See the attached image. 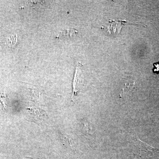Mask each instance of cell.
Segmentation results:
<instances>
[{
	"mask_svg": "<svg viewBox=\"0 0 159 159\" xmlns=\"http://www.w3.org/2000/svg\"><path fill=\"white\" fill-rule=\"evenodd\" d=\"M127 23L125 21H119L118 22L114 20L110 21L107 26V31L110 34H119L121 31L122 26Z\"/></svg>",
	"mask_w": 159,
	"mask_h": 159,
	"instance_id": "2",
	"label": "cell"
},
{
	"mask_svg": "<svg viewBox=\"0 0 159 159\" xmlns=\"http://www.w3.org/2000/svg\"><path fill=\"white\" fill-rule=\"evenodd\" d=\"M7 43L8 46L11 48H14L16 44L17 41V35L16 34V35H11L9 37L7 38Z\"/></svg>",
	"mask_w": 159,
	"mask_h": 159,
	"instance_id": "5",
	"label": "cell"
},
{
	"mask_svg": "<svg viewBox=\"0 0 159 159\" xmlns=\"http://www.w3.org/2000/svg\"><path fill=\"white\" fill-rule=\"evenodd\" d=\"M78 34V31L75 28H71L66 29L59 32L55 37L56 39H62L65 38H72L76 37Z\"/></svg>",
	"mask_w": 159,
	"mask_h": 159,
	"instance_id": "3",
	"label": "cell"
},
{
	"mask_svg": "<svg viewBox=\"0 0 159 159\" xmlns=\"http://www.w3.org/2000/svg\"><path fill=\"white\" fill-rule=\"evenodd\" d=\"M135 141L134 142V145L137 148L139 149L140 152H144L148 154V155H152L153 152L157 151V148H154L150 145H148L146 143H144L141 140H139V138L135 136Z\"/></svg>",
	"mask_w": 159,
	"mask_h": 159,
	"instance_id": "1",
	"label": "cell"
},
{
	"mask_svg": "<svg viewBox=\"0 0 159 159\" xmlns=\"http://www.w3.org/2000/svg\"><path fill=\"white\" fill-rule=\"evenodd\" d=\"M84 124L86 130L89 133H90L92 129H91V126L89 123H88V122H84Z\"/></svg>",
	"mask_w": 159,
	"mask_h": 159,
	"instance_id": "6",
	"label": "cell"
},
{
	"mask_svg": "<svg viewBox=\"0 0 159 159\" xmlns=\"http://www.w3.org/2000/svg\"><path fill=\"white\" fill-rule=\"evenodd\" d=\"M9 99L5 93L0 95V107L3 110H6L8 106Z\"/></svg>",
	"mask_w": 159,
	"mask_h": 159,
	"instance_id": "4",
	"label": "cell"
}]
</instances>
